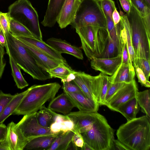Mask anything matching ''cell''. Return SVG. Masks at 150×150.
I'll return each instance as SVG.
<instances>
[{
  "instance_id": "cell-1",
  "label": "cell",
  "mask_w": 150,
  "mask_h": 150,
  "mask_svg": "<svg viewBox=\"0 0 150 150\" xmlns=\"http://www.w3.org/2000/svg\"><path fill=\"white\" fill-rule=\"evenodd\" d=\"M150 120L145 115L127 121L117 130L118 139L129 150H149Z\"/></svg>"
},
{
  "instance_id": "cell-2",
  "label": "cell",
  "mask_w": 150,
  "mask_h": 150,
  "mask_svg": "<svg viewBox=\"0 0 150 150\" xmlns=\"http://www.w3.org/2000/svg\"><path fill=\"white\" fill-rule=\"evenodd\" d=\"M4 35L7 46L6 52L21 68L35 79L45 81L52 79L48 72L38 65L31 53L10 32Z\"/></svg>"
},
{
  "instance_id": "cell-3",
  "label": "cell",
  "mask_w": 150,
  "mask_h": 150,
  "mask_svg": "<svg viewBox=\"0 0 150 150\" xmlns=\"http://www.w3.org/2000/svg\"><path fill=\"white\" fill-rule=\"evenodd\" d=\"M61 87L56 82L32 86L13 115H24L37 112L46 102L55 97Z\"/></svg>"
},
{
  "instance_id": "cell-4",
  "label": "cell",
  "mask_w": 150,
  "mask_h": 150,
  "mask_svg": "<svg viewBox=\"0 0 150 150\" xmlns=\"http://www.w3.org/2000/svg\"><path fill=\"white\" fill-rule=\"evenodd\" d=\"M81 134L84 142L93 150H112L115 139L114 130L100 114L88 130Z\"/></svg>"
},
{
  "instance_id": "cell-5",
  "label": "cell",
  "mask_w": 150,
  "mask_h": 150,
  "mask_svg": "<svg viewBox=\"0 0 150 150\" xmlns=\"http://www.w3.org/2000/svg\"><path fill=\"white\" fill-rule=\"evenodd\" d=\"M126 14L131 29L135 57L150 61V34L147 31L142 17L131 5L129 13Z\"/></svg>"
},
{
  "instance_id": "cell-6",
  "label": "cell",
  "mask_w": 150,
  "mask_h": 150,
  "mask_svg": "<svg viewBox=\"0 0 150 150\" xmlns=\"http://www.w3.org/2000/svg\"><path fill=\"white\" fill-rule=\"evenodd\" d=\"M81 42V48L89 60L99 58L104 49L108 33L104 29L88 26L75 29Z\"/></svg>"
},
{
  "instance_id": "cell-7",
  "label": "cell",
  "mask_w": 150,
  "mask_h": 150,
  "mask_svg": "<svg viewBox=\"0 0 150 150\" xmlns=\"http://www.w3.org/2000/svg\"><path fill=\"white\" fill-rule=\"evenodd\" d=\"M70 25L75 29L92 26L107 30L106 18L97 0H81Z\"/></svg>"
},
{
  "instance_id": "cell-8",
  "label": "cell",
  "mask_w": 150,
  "mask_h": 150,
  "mask_svg": "<svg viewBox=\"0 0 150 150\" xmlns=\"http://www.w3.org/2000/svg\"><path fill=\"white\" fill-rule=\"evenodd\" d=\"M10 17L27 28L35 38L42 40L37 11L29 0H17L8 7Z\"/></svg>"
},
{
  "instance_id": "cell-9",
  "label": "cell",
  "mask_w": 150,
  "mask_h": 150,
  "mask_svg": "<svg viewBox=\"0 0 150 150\" xmlns=\"http://www.w3.org/2000/svg\"><path fill=\"white\" fill-rule=\"evenodd\" d=\"M72 81L81 89L84 95L99 103L103 82V73L92 76L83 71H75Z\"/></svg>"
},
{
  "instance_id": "cell-10",
  "label": "cell",
  "mask_w": 150,
  "mask_h": 150,
  "mask_svg": "<svg viewBox=\"0 0 150 150\" xmlns=\"http://www.w3.org/2000/svg\"><path fill=\"white\" fill-rule=\"evenodd\" d=\"M17 124L29 141L40 136L56 135L51 133L49 127H43L39 123L36 112L24 115Z\"/></svg>"
},
{
  "instance_id": "cell-11",
  "label": "cell",
  "mask_w": 150,
  "mask_h": 150,
  "mask_svg": "<svg viewBox=\"0 0 150 150\" xmlns=\"http://www.w3.org/2000/svg\"><path fill=\"white\" fill-rule=\"evenodd\" d=\"M138 92L137 84L134 79L130 83H125L105 105L111 110L116 111L117 108L120 106L135 97Z\"/></svg>"
},
{
  "instance_id": "cell-12",
  "label": "cell",
  "mask_w": 150,
  "mask_h": 150,
  "mask_svg": "<svg viewBox=\"0 0 150 150\" xmlns=\"http://www.w3.org/2000/svg\"><path fill=\"white\" fill-rule=\"evenodd\" d=\"M122 63L121 54L109 58L93 57L91 60V67L106 75L112 76Z\"/></svg>"
},
{
  "instance_id": "cell-13",
  "label": "cell",
  "mask_w": 150,
  "mask_h": 150,
  "mask_svg": "<svg viewBox=\"0 0 150 150\" xmlns=\"http://www.w3.org/2000/svg\"><path fill=\"white\" fill-rule=\"evenodd\" d=\"M71 102L74 107L79 111L87 112H97L100 104L95 100L79 93H69L64 91Z\"/></svg>"
},
{
  "instance_id": "cell-14",
  "label": "cell",
  "mask_w": 150,
  "mask_h": 150,
  "mask_svg": "<svg viewBox=\"0 0 150 150\" xmlns=\"http://www.w3.org/2000/svg\"><path fill=\"white\" fill-rule=\"evenodd\" d=\"M6 138L10 150H23L29 141L24 135L21 130L13 121L7 126Z\"/></svg>"
},
{
  "instance_id": "cell-15",
  "label": "cell",
  "mask_w": 150,
  "mask_h": 150,
  "mask_svg": "<svg viewBox=\"0 0 150 150\" xmlns=\"http://www.w3.org/2000/svg\"><path fill=\"white\" fill-rule=\"evenodd\" d=\"M81 1V0H65L57 21L61 29L65 28L73 21Z\"/></svg>"
},
{
  "instance_id": "cell-16",
  "label": "cell",
  "mask_w": 150,
  "mask_h": 150,
  "mask_svg": "<svg viewBox=\"0 0 150 150\" xmlns=\"http://www.w3.org/2000/svg\"><path fill=\"white\" fill-rule=\"evenodd\" d=\"M18 40L25 42L36 48L54 59L60 61L68 65L65 59L60 53L54 49L42 40H39L35 37H15Z\"/></svg>"
},
{
  "instance_id": "cell-17",
  "label": "cell",
  "mask_w": 150,
  "mask_h": 150,
  "mask_svg": "<svg viewBox=\"0 0 150 150\" xmlns=\"http://www.w3.org/2000/svg\"><path fill=\"white\" fill-rule=\"evenodd\" d=\"M99 114L97 112H87L79 111L71 112L67 115L73 122L76 132L81 134L95 121Z\"/></svg>"
},
{
  "instance_id": "cell-18",
  "label": "cell",
  "mask_w": 150,
  "mask_h": 150,
  "mask_svg": "<svg viewBox=\"0 0 150 150\" xmlns=\"http://www.w3.org/2000/svg\"><path fill=\"white\" fill-rule=\"evenodd\" d=\"M19 40L32 55L38 65L46 71L56 67L59 63H63L54 59L30 45Z\"/></svg>"
},
{
  "instance_id": "cell-19",
  "label": "cell",
  "mask_w": 150,
  "mask_h": 150,
  "mask_svg": "<svg viewBox=\"0 0 150 150\" xmlns=\"http://www.w3.org/2000/svg\"><path fill=\"white\" fill-rule=\"evenodd\" d=\"M46 43L61 54H69L81 60L83 58L82 51L80 48L71 45L65 40L51 38L47 40Z\"/></svg>"
},
{
  "instance_id": "cell-20",
  "label": "cell",
  "mask_w": 150,
  "mask_h": 150,
  "mask_svg": "<svg viewBox=\"0 0 150 150\" xmlns=\"http://www.w3.org/2000/svg\"><path fill=\"white\" fill-rule=\"evenodd\" d=\"M65 1L49 0L45 15L41 22L43 26L50 28L54 26Z\"/></svg>"
},
{
  "instance_id": "cell-21",
  "label": "cell",
  "mask_w": 150,
  "mask_h": 150,
  "mask_svg": "<svg viewBox=\"0 0 150 150\" xmlns=\"http://www.w3.org/2000/svg\"><path fill=\"white\" fill-rule=\"evenodd\" d=\"M135 75L134 68L132 64L122 63L109 79L112 83H129L134 79Z\"/></svg>"
},
{
  "instance_id": "cell-22",
  "label": "cell",
  "mask_w": 150,
  "mask_h": 150,
  "mask_svg": "<svg viewBox=\"0 0 150 150\" xmlns=\"http://www.w3.org/2000/svg\"><path fill=\"white\" fill-rule=\"evenodd\" d=\"M74 107V105L64 92L51 100L48 107L52 111L64 115H67L70 112Z\"/></svg>"
},
{
  "instance_id": "cell-23",
  "label": "cell",
  "mask_w": 150,
  "mask_h": 150,
  "mask_svg": "<svg viewBox=\"0 0 150 150\" xmlns=\"http://www.w3.org/2000/svg\"><path fill=\"white\" fill-rule=\"evenodd\" d=\"M59 134L42 136L32 139L29 141L24 150H48Z\"/></svg>"
},
{
  "instance_id": "cell-24",
  "label": "cell",
  "mask_w": 150,
  "mask_h": 150,
  "mask_svg": "<svg viewBox=\"0 0 150 150\" xmlns=\"http://www.w3.org/2000/svg\"><path fill=\"white\" fill-rule=\"evenodd\" d=\"M140 108L135 97L120 106L116 111L122 114L128 121L136 118Z\"/></svg>"
},
{
  "instance_id": "cell-25",
  "label": "cell",
  "mask_w": 150,
  "mask_h": 150,
  "mask_svg": "<svg viewBox=\"0 0 150 150\" xmlns=\"http://www.w3.org/2000/svg\"><path fill=\"white\" fill-rule=\"evenodd\" d=\"M28 91V88L22 93L14 95L13 98L0 115V124L3 123L9 116L13 115Z\"/></svg>"
},
{
  "instance_id": "cell-26",
  "label": "cell",
  "mask_w": 150,
  "mask_h": 150,
  "mask_svg": "<svg viewBox=\"0 0 150 150\" xmlns=\"http://www.w3.org/2000/svg\"><path fill=\"white\" fill-rule=\"evenodd\" d=\"M122 46V44L112 40L108 34L104 51L99 58H112L121 55Z\"/></svg>"
},
{
  "instance_id": "cell-27",
  "label": "cell",
  "mask_w": 150,
  "mask_h": 150,
  "mask_svg": "<svg viewBox=\"0 0 150 150\" xmlns=\"http://www.w3.org/2000/svg\"><path fill=\"white\" fill-rule=\"evenodd\" d=\"M74 132L69 131L59 134L48 150H66L71 142Z\"/></svg>"
},
{
  "instance_id": "cell-28",
  "label": "cell",
  "mask_w": 150,
  "mask_h": 150,
  "mask_svg": "<svg viewBox=\"0 0 150 150\" xmlns=\"http://www.w3.org/2000/svg\"><path fill=\"white\" fill-rule=\"evenodd\" d=\"M39 110L36 112L37 117L39 123L43 127H49L54 122L57 113L46 107L44 105Z\"/></svg>"
},
{
  "instance_id": "cell-29",
  "label": "cell",
  "mask_w": 150,
  "mask_h": 150,
  "mask_svg": "<svg viewBox=\"0 0 150 150\" xmlns=\"http://www.w3.org/2000/svg\"><path fill=\"white\" fill-rule=\"evenodd\" d=\"M120 21L125 29L127 38V44L128 52L129 61L132 64V62L135 57V54L133 46L131 30L129 23L126 14L120 11Z\"/></svg>"
},
{
  "instance_id": "cell-30",
  "label": "cell",
  "mask_w": 150,
  "mask_h": 150,
  "mask_svg": "<svg viewBox=\"0 0 150 150\" xmlns=\"http://www.w3.org/2000/svg\"><path fill=\"white\" fill-rule=\"evenodd\" d=\"M9 63L12 71V75L18 88L22 89L27 86L28 84L23 76L21 68L14 61L11 57L8 55Z\"/></svg>"
},
{
  "instance_id": "cell-31",
  "label": "cell",
  "mask_w": 150,
  "mask_h": 150,
  "mask_svg": "<svg viewBox=\"0 0 150 150\" xmlns=\"http://www.w3.org/2000/svg\"><path fill=\"white\" fill-rule=\"evenodd\" d=\"M9 30L15 37H34L32 33L25 26L10 17Z\"/></svg>"
},
{
  "instance_id": "cell-32",
  "label": "cell",
  "mask_w": 150,
  "mask_h": 150,
  "mask_svg": "<svg viewBox=\"0 0 150 150\" xmlns=\"http://www.w3.org/2000/svg\"><path fill=\"white\" fill-rule=\"evenodd\" d=\"M149 91L148 90L138 92L135 98L141 108V111L150 119V102Z\"/></svg>"
},
{
  "instance_id": "cell-33",
  "label": "cell",
  "mask_w": 150,
  "mask_h": 150,
  "mask_svg": "<svg viewBox=\"0 0 150 150\" xmlns=\"http://www.w3.org/2000/svg\"><path fill=\"white\" fill-rule=\"evenodd\" d=\"M52 78H57L61 80L66 79L70 74L73 73L74 71L71 69L68 65L63 63H59L56 67L47 71Z\"/></svg>"
},
{
  "instance_id": "cell-34",
  "label": "cell",
  "mask_w": 150,
  "mask_h": 150,
  "mask_svg": "<svg viewBox=\"0 0 150 150\" xmlns=\"http://www.w3.org/2000/svg\"><path fill=\"white\" fill-rule=\"evenodd\" d=\"M130 5L138 12L142 18L150 15V8L146 5L144 0H128Z\"/></svg>"
},
{
  "instance_id": "cell-35",
  "label": "cell",
  "mask_w": 150,
  "mask_h": 150,
  "mask_svg": "<svg viewBox=\"0 0 150 150\" xmlns=\"http://www.w3.org/2000/svg\"><path fill=\"white\" fill-rule=\"evenodd\" d=\"M142 71L147 79L149 80L150 76V61L142 58L135 57L132 62Z\"/></svg>"
},
{
  "instance_id": "cell-36",
  "label": "cell",
  "mask_w": 150,
  "mask_h": 150,
  "mask_svg": "<svg viewBox=\"0 0 150 150\" xmlns=\"http://www.w3.org/2000/svg\"><path fill=\"white\" fill-rule=\"evenodd\" d=\"M105 16L112 18V13L116 8L114 1L112 0H97Z\"/></svg>"
},
{
  "instance_id": "cell-37",
  "label": "cell",
  "mask_w": 150,
  "mask_h": 150,
  "mask_svg": "<svg viewBox=\"0 0 150 150\" xmlns=\"http://www.w3.org/2000/svg\"><path fill=\"white\" fill-rule=\"evenodd\" d=\"M125 84L124 83H110L104 102L103 105H105L113 96Z\"/></svg>"
},
{
  "instance_id": "cell-38",
  "label": "cell",
  "mask_w": 150,
  "mask_h": 150,
  "mask_svg": "<svg viewBox=\"0 0 150 150\" xmlns=\"http://www.w3.org/2000/svg\"><path fill=\"white\" fill-rule=\"evenodd\" d=\"M10 17L8 13L0 12V29L4 34L9 33Z\"/></svg>"
},
{
  "instance_id": "cell-39",
  "label": "cell",
  "mask_w": 150,
  "mask_h": 150,
  "mask_svg": "<svg viewBox=\"0 0 150 150\" xmlns=\"http://www.w3.org/2000/svg\"><path fill=\"white\" fill-rule=\"evenodd\" d=\"M110 83L109 79V76L103 74V83L99 102L100 105H103L105 96Z\"/></svg>"
},
{
  "instance_id": "cell-40",
  "label": "cell",
  "mask_w": 150,
  "mask_h": 150,
  "mask_svg": "<svg viewBox=\"0 0 150 150\" xmlns=\"http://www.w3.org/2000/svg\"><path fill=\"white\" fill-rule=\"evenodd\" d=\"M60 123L61 125V131L62 133H64L69 131L73 132L74 133H76L74 123L68 116Z\"/></svg>"
},
{
  "instance_id": "cell-41",
  "label": "cell",
  "mask_w": 150,
  "mask_h": 150,
  "mask_svg": "<svg viewBox=\"0 0 150 150\" xmlns=\"http://www.w3.org/2000/svg\"><path fill=\"white\" fill-rule=\"evenodd\" d=\"M137 78L138 82L143 86L147 88L150 87V82L147 80L145 75L141 69L135 65H133Z\"/></svg>"
},
{
  "instance_id": "cell-42",
  "label": "cell",
  "mask_w": 150,
  "mask_h": 150,
  "mask_svg": "<svg viewBox=\"0 0 150 150\" xmlns=\"http://www.w3.org/2000/svg\"><path fill=\"white\" fill-rule=\"evenodd\" d=\"M14 96L10 93H5L0 90V115Z\"/></svg>"
},
{
  "instance_id": "cell-43",
  "label": "cell",
  "mask_w": 150,
  "mask_h": 150,
  "mask_svg": "<svg viewBox=\"0 0 150 150\" xmlns=\"http://www.w3.org/2000/svg\"><path fill=\"white\" fill-rule=\"evenodd\" d=\"M62 88L64 91L83 93L80 88L72 81L63 82Z\"/></svg>"
},
{
  "instance_id": "cell-44",
  "label": "cell",
  "mask_w": 150,
  "mask_h": 150,
  "mask_svg": "<svg viewBox=\"0 0 150 150\" xmlns=\"http://www.w3.org/2000/svg\"><path fill=\"white\" fill-rule=\"evenodd\" d=\"M71 142L76 149H77V147L81 148L84 143L81 134L79 132H76L74 134L72 137Z\"/></svg>"
},
{
  "instance_id": "cell-45",
  "label": "cell",
  "mask_w": 150,
  "mask_h": 150,
  "mask_svg": "<svg viewBox=\"0 0 150 150\" xmlns=\"http://www.w3.org/2000/svg\"><path fill=\"white\" fill-rule=\"evenodd\" d=\"M122 43L121 53L122 63L125 64H131L129 61V56L128 51L127 41H122Z\"/></svg>"
},
{
  "instance_id": "cell-46",
  "label": "cell",
  "mask_w": 150,
  "mask_h": 150,
  "mask_svg": "<svg viewBox=\"0 0 150 150\" xmlns=\"http://www.w3.org/2000/svg\"><path fill=\"white\" fill-rule=\"evenodd\" d=\"M4 47L0 45V79L2 76L6 65L4 61Z\"/></svg>"
},
{
  "instance_id": "cell-47",
  "label": "cell",
  "mask_w": 150,
  "mask_h": 150,
  "mask_svg": "<svg viewBox=\"0 0 150 150\" xmlns=\"http://www.w3.org/2000/svg\"><path fill=\"white\" fill-rule=\"evenodd\" d=\"M49 128L51 132L53 134H59L62 133L61 131V125L60 122H54L51 125Z\"/></svg>"
},
{
  "instance_id": "cell-48",
  "label": "cell",
  "mask_w": 150,
  "mask_h": 150,
  "mask_svg": "<svg viewBox=\"0 0 150 150\" xmlns=\"http://www.w3.org/2000/svg\"><path fill=\"white\" fill-rule=\"evenodd\" d=\"M129 150L128 148L124 145L118 139H114L112 150Z\"/></svg>"
},
{
  "instance_id": "cell-49",
  "label": "cell",
  "mask_w": 150,
  "mask_h": 150,
  "mask_svg": "<svg viewBox=\"0 0 150 150\" xmlns=\"http://www.w3.org/2000/svg\"><path fill=\"white\" fill-rule=\"evenodd\" d=\"M123 10L126 14L129 13L131 8V5L128 0H119Z\"/></svg>"
},
{
  "instance_id": "cell-50",
  "label": "cell",
  "mask_w": 150,
  "mask_h": 150,
  "mask_svg": "<svg viewBox=\"0 0 150 150\" xmlns=\"http://www.w3.org/2000/svg\"><path fill=\"white\" fill-rule=\"evenodd\" d=\"M112 18L113 22L115 25L119 23L120 21V15L117 11L116 8L112 13Z\"/></svg>"
},
{
  "instance_id": "cell-51",
  "label": "cell",
  "mask_w": 150,
  "mask_h": 150,
  "mask_svg": "<svg viewBox=\"0 0 150 150\" xmlns=\"http://www.w3.org/2000/svg\"><path fill=\"white\" fill-rule=\"evenodd\" d=\"M7 126L3 123L0 124V141L4 139L6 137Z\"/></svg>"
},
{
  "instance_id": "cell-52",
  "label": "cell",
  "mask_w": 150,
  "mask_h": 150,
  "mask_svg": "<svg viewBox=\"0 0 150 150\" xmlns=\"http://www.w3.org/2000/svg\"><path fill=\"white\" fill-rule=\"evenodd\" d=\"M0 150H10L6 137L4 139L0 141Z\"/></svg>"
},
{
  "instance_id": "cell-53",
  "label": "cell",
  "mask_w": 150,
  "mask_h": 150,
  "mask_svg": "<svg viewBox=\"0 0 150 150\" xmlns=\"http://www.w3.org/2000/svg\"><path fill=\"white\" fill-rule=\"evenodd\" d=\"M0 45L3 47H7V43L3 31L0 29Z\"/></svg>"
},
{
  "instance_id": "cell-54",
  "label": "cell",
  "mask_w": 150,
  "mask_h": 150,
  "mask_svg": "<svg viewBox=\"0 0 150 150\" xmlns=\"http://www.w3.org/2000/svg\"><path fill=\"white\" fill-rule=\"evenodd\" d=\"M82 150H93V149L87 144L84 142L82 147L81 148Z\"/></svg>"
},
{
  "instance_id": "cell-55",
  "label": "cell",
  "mask_w": 150,
  "mask_h": 150,
  "mask_svg": "<svg viewBox=\"0 0 150 150\" xmlns=\"http://www.w3.org/2000/svg\"><path fill=\"white\" fill-rule=\"evenodd\" d=\"M147 6L150 8V0H144Z\"/></svg>"
}]
</instances>
